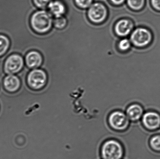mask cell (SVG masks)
<instances>
[{
  "mask_svg": "<svg viewBox=\"0 0 160 159\" xmlns=\"http://www.w3.org/2000/svg\"><path fill=\"white\" fill-rule=\"evenodd\" d=\"M53 23L51 14L45 10H38L33 13L30 24L34 31L39 34H45L51 29Z\"/></svg>",
  "mask_w": 160,
  "mask_h": 159,
  "instance_id": "cell-1",
  "label": "cell"
},
{
  "mask_svg": "<svg viewBox=\"0 0 160 159\" xmlns=\"http://www.w3.org/2000/svg\"><path fill=\"white\" fill-rule=\"evenodd\" d=\"M48 77L47 72L41 68L31 70L27 75V85L32 90H41L47 86Z\"/></svg>",
  "mask_w": 160,
  "mask_h": 159,
  "instance_id": "cell-2",
  "label": "cell"
},
{
  "mask_svg": "<svg viewBox=\"0 0 160 159\" xmlns=\"http://www.w3.org/2000/svg\"><path fill=\"white\" fill-rule=\"evenodd\" d=\"M101 155L103 159H121L124 150L121 144L115 140H109L102 145Z\"/></svg>",
  "mask_w": 160,
  "mask_h": 159,
  "instance_id": "cell-3",
  "label": "cell"
},
{
  "mask_svg": "<svg viewBox=\"0 0 160 159\" xmlns=\"http://www.w3.org/2000/svg\"><path fill=\"white\" fill-rule=\"evenodd\" d=\"M25 66L24 58L20 54L13 53L7 58L4 63V71L6 75L17 74Z\"/></svg>",
  "mask_w": 160,
  "mask_h": 159,
  "instance_id": "cell-4",
  "label": "cell"
},
{
  "mask_svg": "<svg viewBox=\"0 0 160 159\" xmlns=\"http://www.w3.org/2000/svg\"><path fill=\"white\" fill-rule=\"evenodd\" d=\"M107 9L101 3H95L91 5L88 11V16L90 21L95 24L102 23L107 19Z\"/></svg>",
  "mask_w": 160,
  "mask_h": 159,
  "instance_id": "cell-5",
  "label": "cell"
},
{
  "mask_svg": "<svg viewBox=\"0 0 160 159\" xmlns=\"http://www.w3.org/2000/svg\"><path fill=\"white\" fill-rule=\"evenodd\" d=\"M130 39L135 46L143 47L149 44L152 41V34L146 28H137L132 34Z\"/></svg>",
  "mask_w": 160,
  "mask_h": 159,
  "instance_id": "cell-6",
  "label": "cell"
},
{
  "mask_svg": "<svg viewBox=\"0 0 160 159\" xmlns=\"http://www.w3.org/2000/svg\"><path fill=\"white\" fill-rule=\"evenodd\" d=\"M108 121L112 129L116 130H125L130 124V120L127 115L119 111L112 113L109 116Z\"/></svg>",
  "mask_w": 160,
  "mask_h": 159,
  "instance_id": "cell-7",
  "label": "cell"
},
{
  "mask_svg": "<svg viewBox=\"0 0 160 159\" xmlns=\"http://www.w3.org/2000/svg\"><path fill=\"white\" fill-rule=\"evenodd\" d=\"M145 129L150 131L160 129V114L154 110L146 111L141 120Z\"/></svg>",
  "mask_w": 160,
  "mask_h": 159,
  "instance_id": "cell-8",
  "label": "cell"
},
{
  "mask_svg": "<svg viewBox=\"0 0 160 159\" xmlns=\"http://www.w3.org/2000/svg\"><path fill=\"white\" fill-rule=\"evenodd\" d=\"M24 61L25 65L30 70H33L41 67L44 58L40 52L36 50H32L25 55Z\"/></svg>",
  "mask_w": 160,
  "mask_h": 159,
  "instance_id": "cell-9",
  "label": "cell"
},
{
  "mask_svg": "<svg viewBox=\"0 0 160 159\" xmlns=\"http://www.w3.org/2000/svg\"><path fill=\"white\" fill-rule=\"evenodd\" d=\"M3 85L7 92L16 93L21 87V80L17 74L6 75L3 79Z\"/></svg>",
  "mask_w": 160,
  "mask_h": 159,
  "instance_id": "cell-10",
  "label": "cell"
},
{
  "mask_svg": "<svg viewBox=\"0 0 160 159\" xmlns=\"http://www.w3.org/2000/svg\"><path fill=\"white\" fill-rule=\"evenodd\" d=\"M145 112L143 107L141 104L134 103L127 108L126 114L130 121L136 122L141 121Z\"/></svg>",
  "mask_w": 160,
  "mask_h": 159,
  "instance_id": "cell-11",
  "label": "cell"
},
{
  "mask_svg": "<svg viewBox=\"0 0 160 159\" xmlns=\"http://www.w3.org/2000/svg\"><path fill=\"white\" fill-rule=\"evenodd\" d=\"M133 27V24L131 21L123 19L116 22L114 30L118 36H126L130 33Z\"/></svg>",
  "mask_w": 160,
  "mask_h": 159,
  "instance_id": "cell-12",
  "label": "cell"
},
{
  "mask_svg": "<svg viewBox=\"0 0 160 159\" xmlns=\"http://www.w3.org/2000/svg\"><path fill=\"white\" fill-rule=\"evenodd\" d=\"M48 7L52 14L55 18L62 16L66 13V7L62 2L55 1L51 2L48 5Z\"/></svg>",
  "mask_w": 160,
  "mask_h": 159,
  "instance_id": "cell-13",
  "label": "cell"
},
{
  "mask_svg": "<svg viewBox=\"0 0 160 159\" xmlns=\"http://www.w3.org/2000/svg\"><path fill=\"white\" fill-rule=\"evenodd\" d=\"M10 40L7 35L0 34V58L2 57L9 50Z\"/></svg>",
  "mask_w": 160,
  "mask_h": 159,
  "instance_id": "cell-14",
  "label": "cell"
},
{
  "mask_svg": "<svg viewBox=\"0 0 160 159\" xmlns=\"http://www.w3.org/2000/svg\"><path fill=\"white\" fill-rule=\"evenodd\" d=\"M149 144L152 150L160 152V134H157L151 136L149 139Z\"/></svg>",
  "mask_w": 160,
  "mask_h": 159,
  "instance_id": "cell-15",
  "label": "cell"
},
{
  "mask_svg": "<svg viewBox=\"0 0 160 159\" xmlns=\"http://www.w3.org/2000/svg\"><path fill=\"white\" fill-rule=\"evenodd\" d=\"M128 4L131 9L139 10L143 7L145 0H128Z\"/></svg>",
  "mask_w": 160,
  "mask_h": 159,
  "instance_id": "cell-16",
  "label": "cell"
},
{
  "mask_svg": "<svg viewBox=\"0 0 160 159\" xmlns=\"http://www.w3.org/2000/svg\"><path fill=\"white\" fill-rule=\"evenodd\" d=\"M67 22L66 18L62 16L60 17L55 18V19L53 20V24L55 28L61 30L65 28L67 24Z\"/></svg>",
  "mask_w": 160,
  "mask_h": 159,
  "instance_id": "cell-17",
  "label": "cell"
},
{
  "mask_svg": "<svg viewBox=\"0 0 160 159\" xmlns=\"http://www.w3.org/2000/svg\"><path fill=\"white\" fill-rule=\"evenodd\" d=\"M130 47V42L127 38L122 39L118 43V48L121 51H127L129 49Z\"/></svg>",
  "mask_w": 160,
  "mask_h": 159,
  "instance_id": "cell-18",
  "label": "cell"
},
{
  "mask_svg": "<svg viewBox=\"0 0 160 159\" xmlns=\"http://www.w3.org/2000/svg\"><path fill=\"white\" fill-rule=\"evenodd\" d=\"M51 0H33L35 5L38 8L44 9L48 6Z\"/></svg>",
  "mask_w": 160,
  "mask_h": 159,
  "instance_id": "cell-19",
  "label": "cell"
},
{
  "mask_svg": "<svg viewBox=\"0 0 160 159\" xmlns=\"http://www.w3.org/2000/svg\"><path fill=\"white\" fill-rule=\"evenodd\" d=\"M76 4L79 7L85 9L91 5L92 0H75Z\"/></svg>",
  "mask_w": 160,
  "mask_h": 159,
  "instance_id": "cell-20",
  "label": "cell"
},
{
  "mask_svg": "<svg viewBox=\"0 0 160 159\" xmlns=\"http://www.w3.org/2000/svg\"><path fill=\"white\" fill-rule=\"evenodd\" d=\"M151 3L155 9L160 11V0H151Z\"/></svg>",
  "mask_w": 160,
  "mask_h": 159,
  "instance_id": "cell-21",
  "label": "cell"
},
{
  "mask_svg": "<svg viewBox=\"0 0 160 159\" xmlns=\"http://www.w3.org/2000/svg\"><path fill=\"white\" fill-rule=\"evenodd\" d=\"M125 0H111V2L116 5H120L122 4Z\"/></svg>",
  "mask_w": 160,
  "mask_h": 159,
  "instance_id": "cell-22",
  "label": "cell"
}]
</instances>
